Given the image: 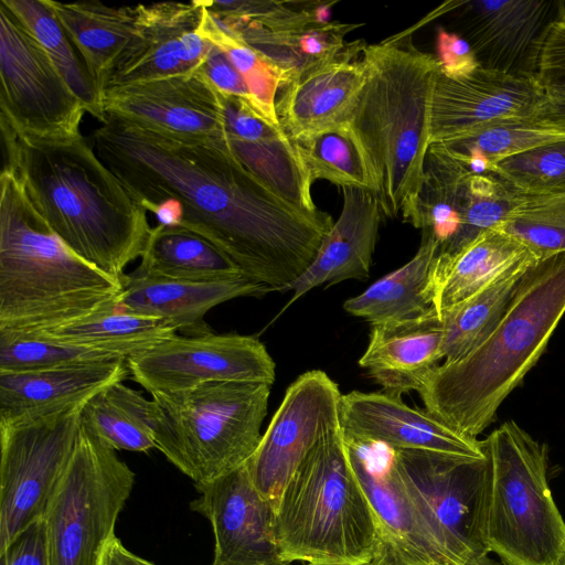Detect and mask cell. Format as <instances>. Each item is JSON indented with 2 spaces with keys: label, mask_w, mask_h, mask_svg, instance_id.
<instances>
[{
  "label": "cell",
  "mask_w": 565,
  "mask_h": 565,
  "mask_svg": "<svg viewBox=\"0 0 565 565\" xmlns=\"http://www.w3.org/2000/svg\"><path fill=\"white\" fill-rule=\"evenodd\" d=\"M131 379L151 395L189 390L210 382L271 385L275 362L255 337L237 333L174 335L127 360Z\"/></svg>",
  "instance_id": "4fadbf2b"
},
{
  "label": "cell",
  "mask_w": 565,
  "mask_h": 565,
  "mask_svg": "<svg viewBox=\"0 0 565 565\" xmlns=\"http://www.w3.org/2000/svg\"><path fill=\"white\" fill-rule=\"evenodd\" d=\"M81 418L92 435L114 450L148 452L156 448L153 402L122 382L89 398Z\"/></svg>",
  "instance_id": "e575fe53"
},
{
  "label": "cell",
  "mask_w": 565,
  "mask_h": 565,
  "mask_svg": "<svg viewBox=\"0 0 565 565\" xmlns=\"http://www.w3.org/2000/svg\"><path fill=\"white\" fill-rule=\"evenodd\" d=\"M307 565H312V564H307ZM362 565H374L373 563H369V564H362Z\"/></svg>",
  "instance_id": "db71d44e"
},
{
  "label": "cell",
  "mask_w": 565,
  "mask_h": 565,
  "mask_svg": "<svg viewBox=\"0 0 565 565\" xmlns=\"http://www.w3.org/2000/svg\"><path fill=\"white\" fill-rule=\"evenodd\" d=\"M31 30L58 72L82 102L85 111L102 124L106 119L103 96L87 67L46 0H2Z\"/></svg>",
  "instance_id": "74e56055"
},
{
  "label": "cell",
  "mask_w": 565,
  "mask_h": 565,
  "mask_svg": "<svg viewBox=\"0 0 565 565\" xmlns=\"http://www.w3.org/2000/svg\"><path fill=\"white\" fill-rule=\"evenodd\" d=\"M498 228L537 260L565 252V188L524 195Z\"/></svg>",
  "instance_id": "60d3db41"
},
{
  "label": "cell",
  "mask_w": 565,
  "mask_h": 565,
  "mask_svg": "<svg viewBox=\"0 0 565 565\" xmlns=\"http://www.w3.org/2000/svg\"><path fill=\"white\" fill-rule=\"evenodd\" d=\"M296 143L313 181L327 180L341 189L359 188L375 193L371 166L348 121L305 136Z\"/></svg>",
  "instance_id": "f35d334b"
},
{
  "label": "cell",
  "mask_w": 565,
  "mask_h": 565,
  "mask_svg": "<svg viewBox=\"0 0 565 565\" xmlns=\"http://www.w3.org/2000/svg\"><path fill=\"white\" fill-rule=\"evenodd\" d=\"M543 86V97L531 118L545 128L565 132V79Z\"/></svg>",
  "instance_id": "681fc988"
},
{
  "label": "cell",
  "mask_w": 565,
  "mask_h": 565,
  "mask_svg": "<svg viewBox=\"0 0 565 565\" xmlns=\"http://www.w3.org/2000/svg\"><path fill=\"white\" fill-rule=\"evenodd\" d=\"M520 193L493 173L468 175V204L458 233L440 250L454 254L481 233L498 228L522 202Z\"/></svg>",
  "instance_id": "7bdbcfd3"
},
{
  "label": "cell",
  "mask_w": 565,
  "mask_h": 565,
  "mask_svg": "<svg viewBox=\"0 0 565 565\" xmlns=\"http://www.w3.org/2000/svg\"><path fill=\"white\" fill-rule=\"evenodd\" d=\"M493 174L524 195L565 188V139L505 158Z\"/></svg>",
  "instance_id": "ee69618b"
},
{
  "label": "cell",
  "mask_w": 565,
  "mask_h": 565,
  "mask_svg": "<svg viewBox=\"0 0 565 565\" xmlns=\"http://www.w3.org/2000/svg\"><path fill=\"white\" fill-rule=\"evenodd\" d=\"M536 262L532 254L525 256L486 287L439 315L444 327L445 361L460 358L491 332L525 273Z\"/></svg>",
  "instance_id": "d590c367"
},
{
  "label": "cell",
  "mask_w": 565,
  "mask_h": 565,
  "mask_svg": "<svg viewBox=\"0 0 565 565\" xmlns=\"http://www.w3.org/2000/svg\"><path fill=\"white\" fill-rule=\"evenodd\" d=\"M0 126L3 169L20 179L40 215L74 254L121 280L151 236L147 210L88 138L51 142L20 135L3 117Z\"/></svg>",
  "instance_id": "7a4b0ae2"
},
{
  "label": "cell",
  "mask_w": 565,
  "mask_h": 565,
  "mask_svg": "<svg viewBox=\"0 0 565 565\" xmlns=\"http://www.w3.org/2000/svg\"><path fill=\"white\" fill-rule=\"evenodd\" d=\"M353 470L371 503L380 544L374 565H455L424 505L403 480L390 448L348 441Z\"/></svg>",
  "instance_id": "9a60e30c"
},
{
  "label": "cell",
  "mask_w": 565,
  "mask_h": 565,
  "mask_svg": "<svg viewBox=\"0 0 565 565\" xmlns=\"http://www.w3.org/2000/svg\"><path fill=\"white\" fill-rule=\"evenodd\" d=\"M343 205L339 218L321 243L312 263L295 281L279 292L292 291L282 312L309 290L321 285L370 276L379 237L382 210L374 192L342 188Z\"/></svg>",
  "instance_id": "cb8c5ba5"
},
{
  "label": "cell",
  "mask_w": 565,
  "mask_h": 565,
  "mask_svg": "<svg viewBox=\"0 0 565 565\" xmlns=\"http://www.w3.org/2000/svg\"><path fill=\"white\" fill-rule=\"evenodd\" d=\"M559 565H565V554H564V556H563V558H562V561H561Z\"/></svg>",
  "instance_id": "f5cc1de1"
},
{
  "label": "cell",
  "mask_w": 565,
  "mask_h": 565,
  "mask_svg": "<svg viewBox=\"0 0 565 565\" xmlns=\"http://www.w3.org/2000/svg\"><path fill=\"white\" fill-rule=\"evenodd\" d=\"M152 212L159 224L164 226H180L182 222L181 204L174 199H167L147 207Z\"/></svg>",
  "instance_id": "816d5d0a"
},
{
  "label": "cell",
  "mask_w": 565,
  "mask_h": 565,
  "mask_svg": "<svg viewBox=\"0 0 565 565\" xmlns=\"http://www.w3.org/2000/svg\"><path fill=\"white\" fill-rule=\"evenodd\" d=\"M106 115L179 139L225 137L221 93L200 71L111 86Z\"/></svg>",
  "instance_id": "e0dca14e"
},
{
  "label": "cell",
  "mask_w": 565,
  "mask_h": 565,
  "mask_svg": "<svg viewBox=\"0 0 565 565\" xmlns=\"http://www.w3.org/2000/svg\"><path fill=\"white\" fill-rule=\"evenodd\" d=\"M362 46L360 42L348 46L340 57L300 74L279 89L277 116L292 140L349 121L366 76L362 58H354Z\"/></svg>",
  "instance_id": "603a6c76"
},
{
  "label": "cell",
  "mask_w": 565,
  "mask_h": 565,
  "mask_svg": "<svg viewBox=\"0 0 565 565\" xmlns=\"http://www.w3.org/2000/svg\"><path fill=\"white\" fill-rule=\"evenodd\" d=\"M436 43V58L444 75L465 76L480 67L470 44L456 32L439 28Z\"/></svg>",
  "instance_id": "7dc6e473"
},
{
  "label": "cell",
  "mask_w": 565,
  "mask_h": 565,
  "mask_svg": "<svg viewBox=\"0 0 565 565\" xmlns=\"http://www.w3.org/2000/svg\"><path fill=\"white\" fill-rule=\"evenodd\" d=\"M284 563H373L380 536L341 425L326 433L287 482L275 510Z\"/></svg>",
  "instance_id": "8992f818"
},
{
  "label": "cell",
  "mask_w": 565,
  "mask_h": 565,
  "mask_svg": "<svg viewBox=\"0 0 565 565\" xmlns=\"http://www.w3.org/2000/svg\"><path fill=\"white\" fill-rule=\"evenodd\" d=\"M340 423L352 444L484 457L481 440L455 430L426 409L409 407L397 393L342 394Z\"/></svg>",
  "instance_id": "44dd1931"
},
{
  "label": "cell",
  "mask_w": 565,
  "mask_h": 565,
  "mask_svg": "<svg viewBox=\"0 0 565 565\" xmlns=\"http://www.w3.org/2000/svg\"><path fill=\"white\" fill-rule=\"evenodd\" d=\"M544 94L537 76H516L478 67L449 77L436 75L430 111V145L463 136L492 122L530 117Z\"/></svg>",
  "instance_id": "ffe728a7"
},
{
  "label": "cell",
  "mask_w": 565,
  "mask_h": 565,
  "mask_svg": "<svg viewBox=\"0 0 565 565\" xmlns=\"http://www.w3.org/2000/svg\"><path fill=\"white\" fill-rule=\"evenodd\" d=\"M88 139L137 203L147 210L177 200L180 226L269 292L306 271L334 223L327 212L299 209L269 189L236 159L226 137L179 139L106 115Z\"/></svg>",
  "instance_id": "6da1fadb"
},
{
  "label": "cell",
  "mask_w": 565,
  "mask_h": 565,
  "mask_svg": "<svg viewBox=\"0 0 565 565\" xmlns=\"http://www.w3.org/2000/svg\"><path fill=\"white\" fill-rule=\"evenodd\" d=\"M193 511L212 524V565H290L282 562L276 537L275 507L250 479L246 463L210 481L194 482Z\"/></svg>",
  "instance_id": "ac0fdd59"
},
{
  "label": "cell",
  "mask_w": 565,
  "mask_h": 565,
  "mask_svg": "<svg viewBox=\"0 0 565 565\" xmlns=\"http://www.w3.org/2000/svg\"><path fill=\"white\" fill-rule=\"evenodd\" d=\"M564 315L565 252L532 265L491 332L427 375L417 392L425 409L477 438L539 361Z\"/></svg>",
  "instance_id": "3957f363"
},
{
  "label": "cell",
  "mask_w": 565,
  "mask_h": 565,
  "mask_svg": "<svg viewBox=\"0 0 565 565\" xmlns=\"http://www.w3.org/2000/svg\"><path fill=\"white\" fill-rule=\"evenodd\" d=\"M103 565H154L130 551H128L121 542L115 536L110 542Z\"/></svg>",
  "instance_id": "f907efd6"
},
{
  "label": "cell",
  "mask_w": 565,
  "mask_h": 565,
  "mask_svg": "<svg viewBox=\"0 0 565 565\" xmlns=\"http://www.w3.org/2000/svg\"><path fill=\"white\" fill-rule=\"evenodd\" d=\"M205 15L203 0L138 4L137 36L116 61L106 88L199 70L212 46Z\"/></svg>",
  "instance_id": "d6986e66"
},
{
  "label": "cell",
  "mask_w": 565,
  "mask_h": 565,
  "mask_svg": "<svg viewBox=\"0 0 565 565\" xmlns=\"http://www.w3.org/2000/svg\"><path fill=\"white\" fill-rule=\"evenodd\" d=\"M365 82L349 124L375 180L383 215L395 218L420 190L430 147L431 96L439 64L411 36L363 45Z\"/></svg>",
  "instance_id": "5b68a950"
},
{
  "label": "cell",
  "mask_w": 565,
  "mask_h": 565,
  "mask_svg": "<svg viewBox=\"0 0 565 565\" xmlns=\"http://www.w3.org/2000/svg\"><path fill=\"white\" fill-rule=\"evenodd\" d=\"M440 250V243L431 234L423 233L420 246L409 262L345 300L344 310L371 324L427 316L434 310L430 280Z\"/></svg>",
  "instance_id": "4dcf8cb0"
},
{
  "label": "cell",
  "mask_w": 565,
  "mask_h": 565,
  "mask_svg": "<svg viewBox=\"0 0 565 565\" xmlns=\"http://www.w3.org/2000/svg\"><path fill=\"white\" fill-rule=\"evenodd\" d=\"M121 359L106 351L63 342L38 332L0 330V372L35 371Z\"/></svg>",
  "instance_id": "b9f144b4"
},
{
  "label": "cell",
  "mask_w": 565,
  "mask_h": 565,
  "mask_svg": "<svg viewBox=\"0 0 565 565\" xmlns=\"http://www.w3.org/2000/svg\"><path fill=\"white\" fill-rule=\"evenodd\" d=\"M122 292L117 309L169 321L182 335L213 332L204 317L212 308L239 297H260L269 289L245 276L188 281L128 274L121 278Z\"/></svg>",
  "instance_id": "484cf974"
},
{
  "label": "cell",
  "mask_w": 565,
  "mask_h": 565,
  "mask_svg": "<svg viewBox=\"0 0 565 565\" xmlns=\"http://www.w3.org/2000/svg\"><path fill=\"white\" fill-rule=\"evenodd\" d=\"M341 392L323 371H308L287 388L260 441L246 462L252 481L275 509L307 454L341 425Z\"/></svg>",
  "instance_id": "5bb4252c"
},
{
  "label": "cell",
  "mask_w": 565,
  "mask_h": 565,
  "mask_svg": "<svg viewBox=\"0 0 565 565\" xmlns=\"http://www.w3.org/2000/svg\"><path fill=\"white\" fill-rule=\"evenodd\" d=\"M221 105L225 137L236 159L289 203L317 211L313 180L296 141L238 97L221 93Z\"/></svg>",
  "instance_id": "7402d4cb"
},
{
  "label": "cell",
  "mask_w": 565,
  "mask_h": 565,
  "mask_svg": "<svg viewBox=\"0 0 565 565\" xmlns=\"http://www.w3.org/2000/svg\"><path fill=\"white\" fill-rule=\"evenodd\" d=\"M102 93L109 74L138 33V6L108 7L99 1L46 0Z\"/></svg>",
  "instance_id": "f1b7e54d"
},
{
  "label": "cell",
  "mask_w": 565,
  "mask_h": 565,
  "mask_svg": "<svg viewBox=\"0 0 565 565\" xmlns=\"http://www.w3.org/2000/svg\"><path fill=\"white\" fill-rule=\"evenodd\" d=\"M31 332L128 360L173 338L178 329L161 318L114 309L56 328Z\"/></svg>",
  "instance_id": "836d02e7"
},
{
  "label": "cell",
  "mask_w": 565,
  "mask_h": 565,
  "mask_svg": "<svg viewBox=\"0 0 565 565\" xmlns=\"http://www.w3.org/2000/svg\"><path fill=\"white\" fill-rule=\"evenodd\" d=\"M468 172L439 143L430 145L420 190L402 213L403 221L431 234L443 248L460 228L467 204Z\"/></svg>",
  "instance_id": "1f68e13d"
},
{
  "label": "cell",
  "mask_w": 565,
  "mask_h": 565,
  "mask_svg": "<svg viewBox=\"0 0 565 565\" xmlns=\"http://www.w3.org/2000/svg\"><path fill=\"white\" fill-rule=\"evenodd\" d=\"M0 330L42 331L117 309L121 280L74 254L12 170L0 175Z\"/></svg>",
  "instance_id": "277c9868"
},
{
  "label": "cell",
  "mask_w": 565,
  "mask_h": 565,
  "mask_svg": "<svg viewBox=\"0 0 565 565\" xmlns=\"http://www.w3.org/2000/svg\"><path fill=\"white\" fill-rule=\"evenodd\" d=\"M134 471L81 426L67 471L44 518L51 565H103Z\"/></svg>",
  "instance_id": "9c48e42d"
},
{
  "label": "cell",
  "mask_w": 565,
  "mask_h": 565,
  "mask_svg": "<svg viewBox=\"0 0 565 565\" xmlns=\"http://www.w3.org/2000/svg\"><path fill=\"white\" fill-rule=\"evenodd\" d=\"M488 460L482 537L503 565H559L565 521L547 480V447L508 420L481 440Z\"/></svg>",
  "instance_id": "52a82bcc"
},
{
  "label": "cell",
  "mask_w": 565,
  "mask_h": 565,
  "mask_svg": "<svg viewBox=\"0 0 565 565\" xmlns=\"http://www.w3.org/2000/svg\"><path fill=\"white\" fill-rule=\"evenodd\" d=\"M136 275L188 281H214L244 276L218 248L181 226L152 228Z\"/></svg>",
  "instance_id": "d6a6232c"
},
{
  "label": "cell",
  "mask_w": 565,
  "mask_h": 565,
  "mask_svg": "<svg viewBox=\"0 0 565 565\" xmlns=\"http://www.w3.org/2000/svg\"><path fill=\"white\" fill-rule=\"evenodd\" d=\"M245 43L279 67L287 84L300 74L340 57L348 49L345 35L359 24L310 19L270 30L233 19H222Z\"/></svg>",
  "instance_id": "83f0119b"
},
{
  "label": "cell",
  "mask_w": 565,
  "mask_h": 565,
  "mask_svg": "<svg viewBox=\"0 0 565 565\" xmlns=\"http://www.w3.org/2000/svg\"><path fill=\"white\" fill-rule=\"evenodd\" d=\"M451 9L455 32L470 44L481 67L537 76L545 39L558 20L559 0H469L454 2Z\"/></svg>",
  "instance_id": "2e32d148"
},
{
  "label": "cell",
  "mask_w": 565,
  "mask_h": 565,
  "mask_svg": "<svg viewBox=\"0 0 565 565\" xmlns=\"http://www.w3.org/2000/svg\"><path fill=\"white\" fill-rule=\"evenodd\" d=\"M271 385L210 382L152 394L156 449L194 482L244 466L256 450Z\"/></svg>",
  "instance_id": "ba28073f"
},
{
  "label": "cell",
  "mask_w": 565,
  "mask_h": 565,
  "mask_svg": "<svg viewBox=\"0 0 565 565\" xmlns=\"http://www.w3.org/2000/svg\"><path fill=\"white\" fill-rule=\"evenodd\" d=\"M130 375L127 360L45 370L0 372V425L53 414L86 403Z\"/></svg>",
  "instance_id": "d4e9b609"
},
{
  "label": "cell",
  "mask_w": 565,
  "mask_h": 565,
  "mask_svg": "<svg viewBox=\"0 0 565 565\" xmlns=\"http://www.w3.org/2000/svg\"><path fill=\"white\" fill-rule=\"evenodd\" d=\"M203 29L207 40L226 53L243 76L260 116L274 126L281 127L276 100L279 89L287 84L285 73L207 10Z\"/></svg>",
  "instance_id": "ab89813d"
},
{
  "label": "cell",
  "mask_w": 565,
  "mask_h": 565,
  "mask_svg": "<svg viewBox=\"0 0 565 565\" xmlns=\"http://www.w3.org/2000/svg\"><path fill=\"white\" fill-rule=\"evenodd\" d=\"M537 76L542 85L565 79V21L556 20L550 28Z\"/></svg>",
  "instance_id": "c3c4849f"
},
{
  "label": "cell",
  "mask_w": 565,
  "mask_h": 565,
  "mask_svg": "<svg viewBox=\"0 0 565 565\" xmlns=\"http://www.w3.org/2000/svg\"><path fill=\"white\" fill-rule=\"evenodd\" d=\"M443 348V322L433 310L415 320L372 324L359 365L385 392H418L427 375L444 359Z\"/></svg>",
  "instance_id": "4316f807"
},
{
  "label": "cell",
  "mask_w": 565,
  "mask_h": 565,
  "mask_svg": "<svg viewBox=\"0 0 565 565\" xmlns=\"http://www.w3.org/2000/svg\"><path fill=\"white\" fill-rule=\"evenodd\" d=\"M530 254L499 228L481 233L454 254L440 253L430 280L434 310L439 317Z\"/></svg>",
  "instance_id": "f546056e"
},
{
  "label": "cell",
  "mask_w": 565,
  "mask_h": 565,
  "mask_svg": "<svg viewBox=\"0 0 565 565\" xmlns=\"http://www.w3.org/2000/svg\"><path fill=\"white\" fill-rule=\"evenodd\" d=\"M403 480L423 503L455 565H499L482 537L488 460L427 450L391 449Z\"/></svg>",
  "instance_id": "7c38bea8"
},
{
  "label": "cell",
  "mask_w": 565,
  "mask_h": 565,
  "mask_svg": "<svg viewBox=\"0 0 565 565\" xmlns=\"http://www.w3.org/2000/svg\"><path fill=\"white\" fill-rule=\"evenodd\" d=\"M84 404L0 425V551L45 518L73 457Z\"/></svg>",
  "instance_id": "30bf717a"
},
{
  "label": "cell",
  "mask_w": 565,
  "mask_h": 565,
  "mask_svg": "<svg viewBox=\"0 0 565 565\" xmlns=\"http://www.w3.org/2000/svg\"><path fill=\"white\" fill-rule=\"evenodd\" d=\"M1 565H51L47 526L38 520L0 551Z\"/></svg>",
  "instance_id": "f6af8a7d"
},
{
  "label": "cell",
  "mask_w": 565,
  "mask_h": 565,
  "mask_svg": "<svg viewBox=\"0 0 565 565\" xmlns=\"http://www.w3.org/2000/svg\"><path fill=\"white\" fill-rule=\"evenodd\" d=\"M199 70L220 93L245 100L258 113L254 98L243 76L221 47L212 43Z\"/></svg>",
  "instance_id": "bcb514c9"
},
{
  "label": "cell",
  "mask_w": 565,
  "mask_h": 565,
  "mask_svg": "<svg viewBox=\"0 0 565 565\" xmlns=\"http://www.w3.org/2000/svg\"><path fill=\"white\" fill-rule=\"evenodd\" d=\"M565 139V132L545 128L530 117L509 118L439 143L475 173H493L499 161Z\"/></svg>",
  "instance_id": "8d00e7d4"
},
{
  "label": "cell",
  "mask_w": 565,
  "mask_h": 565,
  "mask_svg": "<svg viewBox=\"0 0 565 565\" xmlns=\"http://www.w3.org/2000/svg\"><path fill=\"white\" fill-rule=\"evenodd\" d=\"M0 117L43 141L81 136L82 102L21 19L0 2Z\"/></svg>",
  "instance_id": "8fae6325"
}]
</instances>
